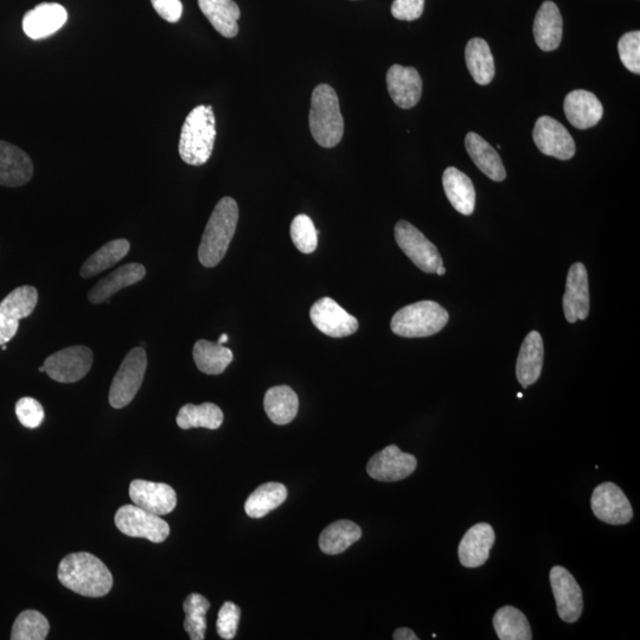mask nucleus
<instances>
[{"label": "nucleus", "instance_id": "obj_1", "mask_svg": "<svg viewBox=\"0 0 640 640\" xmlns=\"http://www.w3.org/2000/svg\"><path fill=\"white\" fill-rule=\"evenodd\" d=\"M59 580L68 590L88 598L105 597L113 587V576L104 562L91 553H73L59 566Z\"/></svg>", "mask_w": 640, "mask_h": 640}, {"label": "nucleus", "instance_id": "obj_2", "mask_svg": "<svg viewBox=\"0 0 640 640\" xmlns=\"http://www.w3.org/2000/svg\"><path fill=\"white\" fill-rule=\"evenodd\" d=\"M238 221V203L232 197H223L210 216L198 249V259L204 267H215L223 260L234 238Z\"/></svg>", "mask_w": 640, "mask_h": 640}, {"label": "nucleus", "instance_id": "obj_3", "mask_svg": "<svg viewBox=\"0 0 640 640\" xmlns=\"http://www.w3.org/2000/svg\"><path fill=\"white\" fill-rule=\"evenodd\" d=\"M216 139V119L211 106H197L182 127L179 139V155L184 163L192 166L206 164L213 155Z\"/></svg>", "mask_w": 640, "mask_h": 640}, {"label": "nucleus", "instance_id": "obj_4", "mask_svg": "<svg viewBox=\"0 0 640 640\" xmlns=\"http://www.w3.org/2000/svg\"><path fill=\"white\" fill-rule=\"evenodd\" d=\"M310 130L318 145L331 149L343 138L344 120L335 89L319 85L313 91L310 110Z\"/></svg>", "mask_w": 640, "mask_h": 640}, {"label": "nucleus", "instance_id": "obj_5", "mask_svg": "<svg viewBox=\"0 0 640 640\" xmlns=\"http://www.w3.org/2000/svg\"><path fill=\"white\" fill-rule=\"evenodd\" d=\"M448 319L450 316L443 306L431 300H424L396 312L390 328L400 337H430L443 330Z\"/></svg>", "mask_w": 640, "mask_h": 640}, {"label": "nucleus", "instance_id": "obj_6", "mask_svg": "<svg viewBox=\"0 0 640 640\" xmlns=\"http://www.w3.org/2000/svg\"><path fill=\"white\" fill-rule=\"evenodd\" d=\"M146 368L147 356L143 348H134L128 352L111 384L108 401L113 408H124L136 398L142 387Z\"/></svg>", "mask_w": 640, "mask_h": 640}, {"label": "nucleus", "instance_id": "obj_7", "mask_svg": "<svg viewBox=\"0 0 640 640\" xmlns=\"http://www.w3.org/2000/svg\"><path fill=\"white\" fill-rule=\"evenodd\" d=\"M115 526L128 537H137L153 543H162L170 535V526L160 516L127 504L121 507L114 518Z\"/></svg>", "mask_w": 640, "mask_h": 640}, {"label": "nucleus", "instance_id": "obj_8", "mask_svg": "<svg viewBox=\"0 0 640 640\" xmlns=\"http://www.w3.org/2000/svg\"><path fill=\"white\" fill-rule=\"evenodd\" d=\"M395 240L398 242L402 252L422 272L428 274L437 273L438 268L444 266L437 247L413 224L407 221L396 223Z\"/></svg>", "mask_w": 640, "mask_h": 640}, {"label": "nucleus", "instance_id": "obj_9", "mask_svg": "<svg viewBox=\"0 0 640 640\" xmlns=\"http://www.w3.org/2000/svg\"><path fill=\"white\" fill-rule=\"evenodd\" d=\"M93 366V352L83 345H75L55 352L43 364L44 373L60 383H74L83 379Z\"/></svg>", "mask_w": 640, "mask_h": 640}, {"label": "nucleus", "instance_id": "obj_10", "mask_svg": "<svg viewBox=\"0 0 640 640\" xmlns=\"http://www.w3.org/2000/svg\"><path fill=\"white\" fill-rule=\"evenodd\" d=\"M38 292L35 287L22 286L9 293L0 303V347L9 343L19 329V322L35 311Z\"/></svg>", "mask_w": 640, "mask_h": 640}, {"label": "nucleus", "instance_id": "obj_11", "mask_svg": "<svg viewBox=\"0 0 640 640\" xmlns=\"http://www.w3.org/2000/svg\"><path fill=\"white\" fill-rule=\"evenodd\" d=\"M591 507L595 517L612 526L630 523L633 509L623 490L617 484L603 483L594 489Z\"/></svg>", "mask_w": 640, "mask_h": 640}, {"label": "nucleus", "instance_id": "obj_12", "mask_svg": "<svg viewBox=\"0 0 640 640\" xmlns=\"http://www.w3.org/2000/svg\"><path fill=\"white\" fill-rule=\"evenodd\" d=\"M550 585L559 617L563 622L573 624L578 622L584 611V599L578 581L566 568L555 566L549 574Z\"/></svg>", "mask_w": 640, "mask_h": 640}, {"label": "nucleus", "instance_id": "obj_13", "mask_svg": "<svg viewBox=\"0 0 640 640\" xmlns=\"http://www.w3.org/2000/svg\"><path fill=\"white\" fill-rule=\"evenodd\" d=\"M416 466L418 460L413 454L402 452L396 445H389L369 460L367 472L379 482L393 483L411 476Z\"/></svg>", "mask_w": 640, "mask_h": 640}, {"label": "nucleus", "instance_id": "obj_14", "mask_svg": "<svg viewBox=\"0 0 640 640\" xmlns=\"http://www.w3.org/2000/svg\"><path fill=\"white\" fill-rule=\"evenodd\" d=\"M310 317L313 325L332 338L354 335L358 330V320L339 306L334 299L322 298L311 307Z\"/></svg>", "mask_w": 640, "mask_h": 640}, {"label": "nucleus", "instance_id": "obj_15", "mask_svg": "<svg viewBox=\"0 0 640 640\" xmlns=\"http://www.w3.org/2000/svg\"><path fill=\"white\" fill-rule=\"evenodd\" d=\"M534 142L543 155L560 160L572 159L576 146L567 128L550 117L537 119L534 128Z\"/></svg>", "mask_w": 640, "mask_h": 640}, {"label": "nucleus", "instance_id": "obj_16", "mask_svg": "<svg viewBox=\"0 0 640 640\" xmlns=\"http://www.w3.org/2000/svg\"><path fill=\"white\" fill-rule=\"evenodd\" d=\"M563 312L568 323L585 320L590 315V286L584 264L576 262L569 268L566 292L563 296Z\"/></svg>", "mask_w": 640, "mask_h": 640}, {"label": "nucleus", "instance_id": "obj_17", "mask_svg": "<svg viewBox=\"0 0 640 640\" xmlns=\"http://www.w3.org/2000/svg\"><path fill=\"white\" fill-rule=\"evenodd\" d=\"M130 497L137 507L163 516L174 511L177 505L176 491L164 483H152L136 479L130 485Z\"/></svg>", "mask_w": 640, "mask_h": 640}, {"label": "nucleus", "instance_id": "obj_18", "mask_svg": "<svg viewBox=\"0 0 640 640\" xmlns=\"http://www.w3.org/2000/svg\"><path fill=\"white\" fill-rule=\"evenodd\" d=\"M496 534L489 523H478L466 531L458 548L459 561L466 568H478L489 560Z\"/></svg>", "mask_w": 640, "mask_h": 640}, {"label": "nucleus", "instance_id": "obj_19", "mask_svg": "<svg viewBox=\"0 0 640 640\" xmlns=\"http://www.w3.org/2000/svg\"><path fill=\"white\" fill-rule=\"evenodd\" d=\"M34 176V164L21 147L0 140V185L22 187Z\"/></svg>", "mask_w": 640, "mask_h": 640}, {"label": "nucleus", "instance_id": "obj_20", "mask_svg": "<svg viewBox=\"0 0 640 640\" xmlns=\"http://www.w3.org/2000/svg\"><path fill=\"white\" fill-rule=\"evenodd\" d=\"M387 87L395 105L403 110L418 105L422 93V80L415 68L394 64L387 73Z\"/></svg>", "mask_w": 640, "mask_h": 640}, {"label": "nucleus", "instance_id": "obj_21", "mask_svg": "<svg viewBox=\"0 0 640 640\" xmlns=\"http://www.w3.org/2000/svg\"><path fill=\"white\" fill-rule=\"evenodd\" d=\"M68 19L67 10L57 3H42L25 14L23 30L31 40H42L59 31Z\"/></svg>", "mask_w": 640, "mask_h": 640}, {"label": "nucleus", "instance_id": "obj_22", "mask_svg": "<svg viewBox=\"0 0 640 640\" xmlns=\"http://www.w3.org/2000/svg\"><path fill=\"white\" fill-rule=\"evenodd\" d=\"M565 114L569 123L579 130L598 125L604 115V107L593 93L576 89L565 99Z\"/></svg>", "mask_w": 640, "mask_h": 640}, {"label": "nucleus", "instance_id": "obj_23", "mask_svg": "<svg viewBox=\"0 0 640 640\" xmlns=\"http://www.w3.org/2000/svg\"><path fill=\"white\" fill-rule=\"evenodd\" d=\"M146 270L143 265L127 264L121 266L104 279H101L91 291L88 292L89 302L92 304H101L111 299L115 293L123 290V288L136 285L145 278Z\"/></svg>", "mask_w": 640, "mask_h": 640}, {"label": "nucleus", "instance_id": "obj_24", "mask_svg": "<svg viewBox=\"0 0 640 640\" xmlns=\"http://www.w3.org/2000/svg\"><path fill=\"white\" fill-rule=\"evenodd\" d=\"M544 347L543 339L539 332L531 331L524 339L520 355L516 363V376L518 382L527 389L540 379L543 368Z\"/></svg>", "mask_w": 640, "mask_h": 640}, {"label": "nucleus", "instance_id": "obj_25", "mask_svg": "<svg viewBox=\"0 0 640 640\" xmlns=\"http://www.w3.org/2000/svg\"><path fill=\"white\" fill-rule=\"evenodd\" d=\"M465 147L472 162L492 181L503 182L507 177L504 165L498 152L486 140L475 132L467 133Z\"/></svg>", "mask_w": 640, "mask_h": 640}, {"label": "nucleus", "instance_id": "obj_26", "mask_svg": "<svg viewBox=\"0 0 640 640\" xmlns=\"http://www.w3.org/2000/svg\"><path fill=\"white\" fill-rule=\"evenodd\" d=\"M562 16L553 2H544L537 11L534 22V37L543 51L558 49L562 41Z\"/></svg>", "mask_w": 640, "mask_h": 640}, {"label": "nucleus", "instance_id": "obj_27", "mask_svg": "<svg viewBox=\"0 0 640 640\" xmlns=\"http://www.w3.org/2000/svg\"><path fill=\"white\" fill-rule=\"evenodd\" d=\"M443 185L448 201L458 213L470 216L475 211L476 190L471 179L464 172L456 168L446 169Z\"/></svg>", "mask_w": 640, "mask_h": 640}, {"label": "nucleus", "instance_id": "obj_28", "mask_svg": "<svg viewBox=\"0 0 640 640\" xmlns=\"http://www.w3.org/2000/svg\"><path fill=\"white\" fill-rule=\"evenodd\" d=\"M198 6L220 35L233 38L239 34L241 12L233 0H198Z\"/></svg>", "mask_w": 640, "mask_h": 640}, {"label": "nucleus", "instance_id": "obj_29", "mask_svg": "<svg viewBox=\"0 0 640 640\" xmlns=\"http://www.w3.org/2000/svg\"><path fill=\"white\" fill-rule=\"evenodd\" d=\"M264 406L268 418L275 425L284 426L290 424L298 414V395L287 386L273 387L267 390Z\"/></svg>", "mask_w": 640, "mask_h": 640}, {"label": "nucleus", "instance_id": "obj_30", "mask_svg": "<svg viewBox=\"0 0 640 640\" xmlns=\"http://www.w3.org/2000/svg\"><path fill=\"white\" fill-rule=\"evenodd\" d=\"M466 66L478 85L486 86L495 78V61L489 44L482 38H472L465 49Z\"/></svg>", "mask_w": 640, "mask_h": 640}, {"label": "nucleus", "instance_id": "obj_31", "mask_svg": "<svg viewBox=\"0 0 640 640\" xmlns=\"http://www.w3.org/2000/svg\"><path fill=\"white\" fill-rule=\"evenodd\" d=\"M362 537V529L356 523L341 520L330 524L319 537V548L324 554L337 555L345 552Z\"/></svg>", "mask_w": 640, "mask_h": 640}, {"label": "nucleus", "instance_id": "obj_32", "mask_svg": "<svg viewBox=\"0 0 640 640\" xmlns=\"http://www.w3.org/2000/svg\"><path fill=\"white\" fill-rule=\"evenodd\" d=\"M194 360L202 373L220 375L234 360L233 351L223 344L209 341H198L194 347Z\"/></svg>", "mask_w": 640, "mask_h": 640}, {"label": "nucleus", "instance_id": "obj_33", "mask_svg": "<svg viewBox=\"0 0 640 640\" xmlns=\"http://www.w3.org/2000/svg\"><path fill=\"white\" fill-rule=\"evenodd\" d=\"M130 249L131 243L126 239L107 242L83 264L80 271L81 277L92 278L117 265L130 252Z\"/></svg>", "mask_w": 640, "mask_h": 640}, {"label": "nucleus", "instance_id": "obj_34", "mask_svg": "<svg viewBox=\"0 0 640 640\" xmlns=\"http://www.w3.org/2000/svg\"><path fill=\"white\" fill-rule=\"evenodd\" d=\"M224 415L219 406L206 402L200 406L188 403L181 408L177 415V425L182 430L190 428H207L217 430L223 424Z\"/></svg>", "mask_w": 640, "mask_h": 640}, {"label": "nucleus", "instance_id": "obj_35", "mask_svg": "<svg viewBox=\"0 0 640 640\" xmlns=\"http://www.w3.org/2000/svg\"><path fill=\"white\" fill-rule=\"evenodd\" d=\"M286 498L285 485L273 482L262 484L248 497L245 504L246 514L258 520V518L265 517L271 511L279 508L286 501Z\"/></svg>", "mask_w": 640, "mask_h": 640}, {"label": "nucleus", "instance_id": "obj_36", "mask_svg": "<svg viewBox=\"0 0 640 640\" xmlns=\"http://www.w3.org/2000/svg\"><path fill=\"white\" fill-rule=\"evenodd\" d=\"M494 627L501 640H531L533 633L528 619L516 607L499 608L494 616Z\"/></svg>", "mask_w": 640, "mask_h": 640}, {"label": "nucleus", "instance_id": "obj_37", "mask_svg": "<svg viewBox=\"0 0 640 640\" xmlns=\"http://www.w3.org/2000/svg\"><path fill=\"white\" fill-rule=\"evenodd\" d=\"M184 629L188 632L191 640H203L207 631V612L210 603L203 595L192 593L184 601Z\"/></svg>", "mask_w": 640, "mask_h": 640}, {"label": "nucleus", "instance_id": "obj_38", "mask_svg": "<svg viewBox=\"0 0 640 640\" xmlns=\"http://www.w3.org/2000/svg\"><path fill=\"white\" fill-rule=\"evenodd\" d=\"M50 630L48 619L41 612L27 610L19 614L12 627V640H44Z\"/></svg>", "mask_w": 640, "mask_h": 640}, {"label": "nucleus", "instance_id": "obj_39", "mask_svg": "<svg viewBox=\"0 0 640 640\" xmlns=\"http://www.w3.org/2000/svg\"><path fill=\"white\" fill-rule=\"evenodd\" d=\"M291 238L299 252L311 254L318 246V230L306 215H298L291 223Z\"/></svg>", "mask_w": 640, "mask_h": 640}, {"label": "nucleus", "instance_id": "obj_40", "mask_svg": "<svg viewBox=\"0 0 640 640\" xmlns=\"http://www.w3.org/2000/svg\"><path fill=\"white\" fill-rule=\"evenodd\" d=\"M620 60L633 74H640V32H627L618 43Z\"/></svg>", "mask_w": 640, "mask_h": 640}, {"label": "nucleus", "instance_id": "obj_41", "mask_svg": "<svg viewBox=\"0 0 640 640\" xmlns=\"http://www.w3.org/2000/svg\"><path fill=\"white\" fill-rule=\"evenodd\" d=\"M241 610L238 605L227 601L221 607L219 618H217L216 629L222 639L230 640L235 638L238 632Z\"/></svg>", "mask_w": 640, "mask_h": 640}, {"label": "nucleus", "instance_id": "obj_42", "mask_svg": "<svg viewBox=\"0 0 640 640\" xmlns=\"http://www.w3.org/2000/svg\"><path fill=\"white\" fill-rule=\"evenodd\" d=\"M16 415L24 427L34 430L44 421V409L40 402L32 398H22L16 403Z\"/></svg>", "mask_w": 640, "mask_h": 640}, {"label": "nucleus", "instance_id": "obj_43", "mask_svg": "<svg viewBox=\"0 0 640 640\" xmlns=\"http://www.w3.org/2000/svg\"><path fill=\"white\" fill-rule=\"evenodd\" d=\"M425 0H395L392 15L399 21L412 22L424 14Z\"/></svg>", "mask_w": 640, "mask_h": 640}, {"label": "nucleus", "instance_id": "obj_44", "mask_svg": "<svg viewBox=\"0 0 640 640\" xmlns=\"http://www.w3.org/2000/svg\"><path fill=\"white\" fill-rule=\"evenodd\" d=\"M153 9L169 23H177L183 14L181 0H151Z\"/></svg>", "mask_w": 640, "mask_h": 640}, {"label": "nucleus", "instance_id": "obj_45", "mask_svg": "<svg viewBox=\"0 0 640 640\" xmlns=\"http://www.w3.org/2000/svg\"><path fill=\"white\" fill-rule=\"evenodd\" d=\"M393 638L395 640H419V637L415 633L408 629V627H402L394 632Z\"/></svg>", "mask_w": 640, "mask_h": 640}, {"label": "nucleus", "instance_id": "obj_46", "mask_svg": "<svg viewBox=\"0 0 640 640\" xmlns=\"http://www.w3.org/2000/svg\"><path fill=\"white\" fill-rule=\"evenodd\" d=\"M228 338L229 337H228L227 334H223V335H221V337H220L219 341H217V343H220V344L227 343L228 342Z\"/></svg>", "mask_w": 640, "mask_h": 640}, {"label": "nucleus", "instance_id": "obj_47", "mask_svg": "<svg viewBox=\"0 0 640 640\" xmlns=\"http://www.w3.org/2000/svg\"><path fill=\"white\" fill-rule=\"evenodd\" d=\"M445 273H446V268L444 266H441L438 268L437 270L438 275H444Z\"/></svg>", "mask_w": 640, "mask_h": 640}, {"label": "nucleus", "instance_id": "obj_48", "mask_svg": "<svg viewBox=\"0 0 640 640\" xmlns=\"http://www.w3.org/2000/svg\"><path fill=\"white\" fill-rule=\"evenodd\" d=\"M517 398H518V399H522V398H523V394H522V393H518V394H517Z\"/></svg>", "mask_w": 640, "mask_h": 640}, {"label": "nucleus", "instance_id": "obj_49", "mask_svg": "<svg viewBox=\"0 0 640 640\" xmlns=\"http://www.w3.org/2000/svg\"><path fill=\"white\" fill-rule=\"evenodd\" d=\"M40 371H41V373H44V368H43V367H41V368H40Z\"/></svg>", "mask_w": 640, "mask_h": 640}]
</instances>
